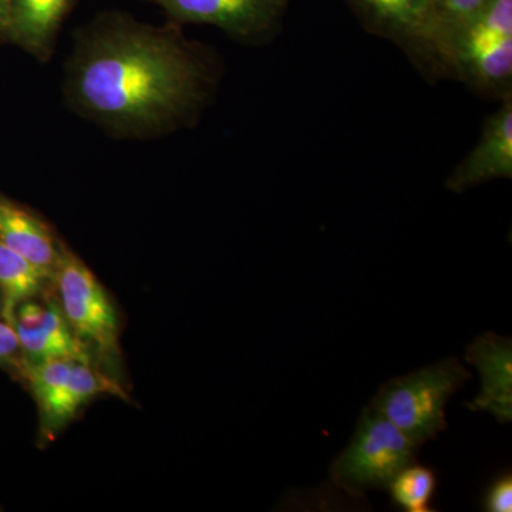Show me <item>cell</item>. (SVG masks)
<instances>
[{"instance_id":"1","label":"cell","mask_w":512,"mask_h":512,"mask_svg":"<svg viewBox=\"0 0 512 512\" xmlns=\"http://www.w3.org/2000/svg\"><path fill=\"white\" fill-rule=\"evenodd\" d=\"M217 70L180 25L107 12L80 30L66 67L70 107L119 138H156L200 117Z\"/></svg>"},{"instance_id":"2","label":"cell","mask_w":512,"mask_h":512,"mask_svg":"<svg viewBox=\"0 0 512 512\" xmlns=\"http://www.w3.org/2000/svg\"><path fill=\"white\" fill-rule=\"evenodd\" d=\"M450 76L474 92L512 96V0H491L450 36Z\"/></svg>"},{"instance_id":"3","label":"cell","mask_w":512,"mask_h":512,"mask_svg":"<svg viewBox=\"0 0 512 512\" xmlns=\"http://www.w3.org/2000/svg\"><path fill=\"white\" fill-rule=\"evenodd\" d=\"M470 376L457 357H446L434 365L384 383L370 400L369 407L420 447L447 429L448 400Z\"/></svg>"},{"instance_id":"4","label":"cell","mask_w":512,"mask_h":512,"mask_svg":"<svg viewBox=\"0 0 512 512\" xmlns=\"http://www.w3.org/2000/svg\"><path fill=\"white\" fill-rule=\"evenodd\" d=\"M417 448L386 417L367 406L349 446L330 466V478L350 493L387 490L393 478L414 463Z\"/></svg>"},{"instance_id":"5","label":"cell","mask_w":512,"mask_h":512,"mask_svg":"<svg viewBox=\"0 0 512 512\" xmlns=\"http://www.w3.org/2000/svg\"><path fill=\"white\" fill-rule=\"evenodd\" d=\"M362 25L406 53L427 77H450L433 0H346Z\"/></svg>"},{"instance_id":"6","label":"cell","mask_w":512,"mask_h":512,"mask_svg":"<svg viewBox=\"0 0 512 512\" xmlns=\"http://www.w3.org/2000/svg\"><path fill=\"white\" fill-rule=\"evenodd\" d=\"M53 281L60 309L80 342L103 355L116 353L120 328L116 308L89 266L64 245Z\"/></svg>"},{"instance_id":"7","label":"cell","mask_w":512,"mask_h":512,"mask_svg":"<svg viewBox=\"0 0 512 512\" xmlns=\"http://www.w3.org/2000/svg\"><path fill=\"white\" fill-rule=\"evenodd\" d=\"M23 372L39 404L47 437L55 436L97 394L117 392L110 380L82 360H49L25 365Z\"/></svg>"},{"instance_id":"8","label":"cell","mask_w":512,"mask_h":512,"mask_svg":"<svg viewBox=\"0 0 512 512\" xmlns=\"http://www.w3.org/2000/svg\"><path fill=\"white\" fill-rule=\"evenodd\" d=\"M160 6L177 25L221 29L247 45H261L278 32L288 0H146Z\"/></svg>"},{"instance_id":"9","label":"cell","mask_w":512,"mask_h":512,"mask_svg":"<svg viewBox=\"0 0 512 512\" xmlns=\"http://www.w3.org/2000/svg\"><path fill=\"white\" fill-rule=\"evenodd\" d=\"M12 326L18 335L23 365H39L57 359L90 363L86 346L74 335L59 303L53 299L43 305L33 299L20 303Z\"/></svg>"},{"instance_id":"10","label":"cell","mask_w":512,"mask_h":512,"mask_svg":"<svg viewBox=\"0 0 512 512\" xmlns=\"http://www.w3.org/2000/svg\"><path fill=\"white\" fill-rule=\"evenodd\" d=\"M512 177V96L485 120L480 140L448 175L446 188L456 194Z\"/></svg>"},{"instance_id":"11","label":"cell","mask_w":512,"mask_h":512,"mask_svg":"<svg viewBox=\"0 0 512 512\" xmlns=\"http://www.w3.org/2000/svg\"><path fill=\"white\" fill-rule=\"evenodd\" d=\"M466 360L481 376L480 393L467 407L487 412L500 423L512 420V342L510 338L487 332L467 348Z\"/></svg>"},{"instance_id":"12","label":"cell","mask_w":512,"mask_h":512,"mask_svg":"<svg viewBox=\"0 0 512 512\" xmlns=\"http://www.w3.org/2000/svg\"><path fill=\"white\" fill-rule=\"evenodd\" d=\"M79 0H9L5 39L39 62L52 59L57 33Z\"/></svg>"},{"instance_id":"13","label":"cell","mask_w":512,"mask_h":512,"mask_svg":"<svg viewBox=\"0 0 512 512\" xmlns=\"http://www.w3.org/2000/svg\"><path fill=\"white\" fill-rule=\"evenodd\" d=\"M0 242L53 279L63 244L33 212L0 195Z\"/></svg>"},{"instance_id":"14","label":"cell","mask_w":512,"mask_h":512,"mask_svg":"<svg viewBox=\"0 0 512 512\" xmlns=\"http://www.w3.org/2000/svg\"><path fill=\"white\" fill-rule=\"evenodd\" d=\"M47 281L53 279L0 242V302L5 322L12 325L20 303L36 298Z\"/></svg>"},{"instance_id":"15","label":"cell","mask_w":512,"mask_h":512,"mask_svg":"<svg viewBox=\"0 0 512 512\" xmlns=\"http://www.w3.org/2000/svg\"><path fill=\"white\" fill-rule=\"evenodd\" d=\"M436 476L430 468L410 464L393 478L387 490L394 504L409 512H429L436 490Z\"/></svg>"},{"instance_id":"16","label":"cell","mask_w":512,"mask_h":512,"mask_svg":"<svg viewBox=\"0 0 512 512\" xmlns=\"http://www.w3.org/2000/svg\"><path fill=\"white\" fill-rule=\"evenodd\" d=\"M490 2L491 0H433L441 45H443L444 53H446L447 64V43L450 36ZM448 72H450V69H448Z\"/></svg>"},{"instance_id":"17","label":"cell","mask_w":512,"mask_h":512,"mask_svg":"<svg viewBox=\"0 0 512 512\" xmlns=\"http://www.w3.org/2000/svg\"><path fill=\"white\" fill-rule=\"evenodd\" d=\"M484 510L488 512L512 511V477L504 474L488 488L484 498Z\"/></svg>"},{"instance_id":"18","label":"cell","mask_w":512,"mask_h":512,"mask_svg":"<svg viewBox=\"0 0 512 512\" xmlns=\"http://www.w3.org/2000/svg\"><path fill=\"white\" fill-rule=\"evenodd\" d=\"M19 352V340L15 329L5 320H0V365L15 362Z\"/></svg>"},{"instance_id":"19","label":"cell","mask_w":512,"mask_h":512,"mask_svg":"<svg viewBox=\"0 0 512 512\" xmlns=\"http://www.w3.org/2000/svg\"><path fill=\"white\" fill-rule=\"evenodd\" d=\"M9 0H0V37L5 36L8 23Z\"/></svg>"}]
</instances>
